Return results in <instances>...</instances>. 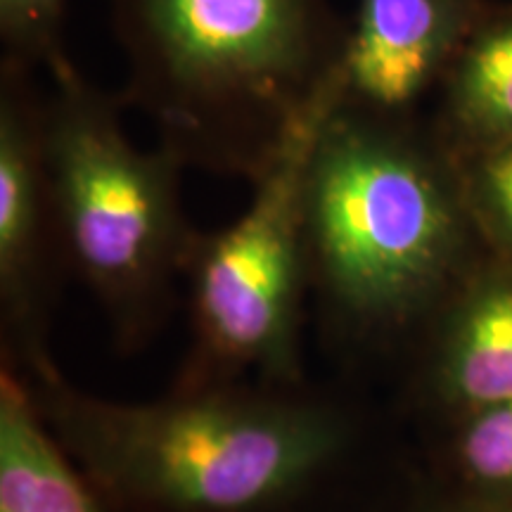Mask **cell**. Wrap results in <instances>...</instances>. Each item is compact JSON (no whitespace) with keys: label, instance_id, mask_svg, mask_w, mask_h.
I'll use <instances>...</instances> for the list:
<instances>
[{"label":"cell","instance_id":"obj_12","mask_svg":"<svg viewBox=\"0 0 512 512\" xmlns=\"http://www.w3.org/2000/svg\"><path fill=\"white\" fill-rule=\"evenodd\" d=\"M69 0H0V62L50 69L67 60L62 43Z\"/></svg>","mask_w":512,"mask_h":512},{"label":"cell","instance_id":"obj_4","mask_svg":"<svg viewBox=\"0 0 512 512\" xmlns=\"http://www.w3.org/2000/svg\"><path fill=\"white\" fill-rule=\"evenodd\" d=\"M48 74L43 145L64 266L98 299L117 347L143 349L164 328L202 235L183 207L188 166L162 145H133L121 95L100 91L69 57Z\"/></svg>","mask_w":512,"mask_h":512},{"label":"cell","instance_id":"obj_11","mask_svg":"<svg viewBox=\"0 0 512 512\" xmlns=\"http://www.w3.org/2000/svg\"><path fill=\"white\" fill-rule=\"evenodd\" d=\"M456 467L460 494L512 505V401L465 415Z\"/></svg>","mask_w":512,"mask_h":512},{"label":"cell","instance_id":"obj_14","mask_svg":"<svg viewBox=\"0 0 512 512\" xmlns=\"http://www.w3.org/2000/svg\"><path fill=\"white\" fill-rule=\"evenodd\" d=\"M403 512H512V505L491 503V501H482V498H475V496L458 494V496H448V498H444V501L413 505V508H408Z\"/></svg>","mask_w":512,"mask_h":512},{"label":"cell","instance_id":"obj_7","mask_svg":"<svg viewBox=\"0 0 512 512\" xmlns=\"http://www.w3.org/2000/svg\"><path fill=\"white\" fill-rule=\"evenodd\" d=\"M491 0H356L332 74L337 107L413 117L441 86Z\"/></svg>","mask_w":512,"mask_h":512},{"label":"cell","instance_id":"obj_6","mask_svg":"<svg viewBox=\"0 0 512 512\" xmlns=\"http://www.w3.org/2000/svg\"><path fill=\"white\" fill-rule=\"evenodd\" d=\"M60 271L67 266L50 202L43 95L34 69L0 62V306L15 366L50 358Z\"/></svg>","mask_w":512,"mask_h":512},{"label":"cell","instance_id":"obj_5","mask_svg":"<svg viewBox=\"0 0 512 512\" xmlns=\"http://www.w3.org/2000/svg\"><path fill=\"white\" fill-rule=\"evenodd\" d=\"M337 105L332 79L252 181L235 223L202 233L188 271L192 351L178 384H304L302 313L309 292L306 169Z\"/></svg>","mask_w":512,"mask_h":512},{"label":"cell","instance_id":"obj_1","mask_svg":"<svg viewBox=\"0 0 512 512\" xmlns=\"http://www.w3.org/2000/svg\"><path fill=\"white\" fill-rule=\"evenodd\" d=\"M17 370L114 512L373 508L366 422L304 384H178L155 401H112L74 387L53 356Z\"/></svg>","mask_w":512,"mask_h":512},{"label":"cell","instance_id":"obj_3","mask_svg":"<svg viewBox=\"0 0 512 512\" xmlns=\"http://www.w3.org/2000/svg\"><path fill=\"white\" fill-rule=\"evenodd\" d=\"M458 162L413 117L332 107L306 169L309 292L358 354L394 337L437 297L467 214Z\"/></svg>","mask_w":512,"mask_h":512},{"label":"cell","instance_id":"obj_10","mask_svg":"<svg viewBox=\"0 0 512 512\" xmlns=\"http://www.w3.org/2000/svg\"><path fill=\"white\" fill-rule=\"evenodd\" d=\"M439 389L465 415L512 401V275L472 287L446 325Z\"/></svg>","mask_w":512,"mask_h":512},{"label":"cell","instance_id":"obj_13","mask_svg":"<svg viewBox=\"0 0 512 512\" xmlns=\"http://www.w3.org/2000/svg\"><path fill=\"white\" fill-rule=\"evenodd\" d=\"M470 211L512 242V143L456 157Z\"/></svg>","mask_w":512,"mask_h":512},{"label":"cell","instance_id":"obj_8","mask_svg":"<svg viewBox=\"0 0 512 512\" xmlns=\"http://www.w3.org/2000/svg\"><path fill=\"white\" fill-rule=\"evenodd\" d=\"M0 512H114L48 430L8 358L0 370Z\"/></svg>","mask_w":512,"mask_h":512},{"label":"cell","instance_id":"obj_9","mask_svg":"<svg viewBox=\"0 0 512 512\" xmlns=\"http://www.w3.org/2000/svg\"><path fill=\"white\" fill-rule=\"evenodd\" d=\"M439 88L453 157L512 143V3H489Z\"/></svg>","mask_w":512,"mask_h":512},{"label":"cell","instance_id":"obj_2","mask_svg":"<svg viewBox=\"0 0 512 512\" xmlns=\"http://www.w3.org/2000/svg\"><path fill=\"white\" fill-rule=\"evenodd\" d=\"M124 105L188 169L252 178L332 79L349 19L330 0H110Z\"/></svg>","mask_w":512,"mask_h":512}]
</instances>
